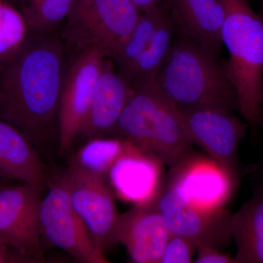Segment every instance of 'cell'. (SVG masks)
Returning a JSON list of instances; mask_svg holds the SVG:
<instances>
[{"label":"cell","mask_w":263,"mask_h":263,"mask_svg":"<svg viewBox=\"0 0 263 263\" xmlns=\"http://www.w3.org/2000/svg\"><path fill=\"white\" fill-rule=\"evenodd\" d=\"M67 70L62 39L29 30L22 44L0 59L2 117L29 139L58 119Z\"/></svg>","instance_id":"cell-1"},{"label":"cell","mask_w":263,"mask_h":263,"mask_svg":"<svg viewBox=\"0 0 263 263\" xmlns=\"http://www.w3.org/2000/svg\"><path fill=\"white\" fill-rule=\"evenodd\" d=\"M218 57L176 33L155 84L180 110L238 111V97Z\"/></svg>","instance_id":"cell-2"},{"label":"cell","mask_w":263,"mask_h":263,"mask_svg":"<svg viewBox=\"0 0 263 263\" xmlns=\"http://www.w3.org/2000/svg\"><path fill=\"white\" fill-rule=\"evenodd\" d=\"M222 44L229 58L222 64L238 97V111L256 135L262 124L263 21L249 0H223Z\"/></svg>","instance_id":"cell-3"},{"label":"cell","mask_w":263,"mask_h":263,"mask_svg":"<svg viewBox=\"0 0 263 263\" xmlns=\"http://www.w3.org/2000/svg\"><path fill=\"white\" fill-rule=\"evenodd\" d=\"M133 89L112 134L139 147L170 168L195 154L179 109L155 82Z\"/></svg>","instance_id":"cell-4"},{"label":"cell","mask_w":263,"mask_h":263,"mask_svg":"<svg viewBox=\"0 0 263 263\" xmlns=\"http://www.w3.org/2000/svg\"><path fill=\"white\" fill-rule=\"evenodd\" d=\"M132 0H75L62 31V40L78 51L96 49L113 58L139 20Z\"/></svg>","instance_id":"cell-5"},{"label":"cell","mask_w":263,"mask_h":263,"mask_svg":"<svg viewBox=\"0 0 263 263\" xmlns=\"http://www.w3.org/2000/svg\"><path fill=\"white\" fill-rule=\"evenodd\" d=\"M47 184L48 193L40 204L41 238L65 251L79 262H109L103 249L72 207L60 175Z\"/></svg>","instance_id":"cell-6"},{"label":"cell","mask_w":263,"mask_h":263,"mask_svg":"<svg viewBox=\"0 0 263 263\" xmlns=\"http://www.w3.org/2000/svg\"><path fill=\"white\" fill-rule=\"evenodd\" d=\"M189 138L223 168L240 178L242 168L238 146L249 124L233 112L214 108L180 110Z\"/></svg>","instance_id":"cell-7"},{"label":"cell","mask_w":263,"mask_h":263,"mask_svg":"<svg viewBox=\"0 0 263 263\" xmlns=\"http://www.w3.org/2000/svg\"><path fill=\"white\" fill-rule=\"evenodd\" d=\"M157 201L171 234L190 240L197 249L209 247L222 251L233 239L232 214L226 209L195 207L164 181Z\"/></svg>","instance_id":"cell-8"},{"label":"cell","mask_w":263,"mask_h":263,"mask_svg":"<svg viewBox=\"0 0 263 263\" xmlns=\"http://www.w3.org/2000/svg\"><path fill=\"white\" fill-rule=\"evenodd\" d=\"M105 57L96 49L79 51L67 70L59 108V155L70 149L87 117Z\"/></svg>","instance_id":"cell-9"},{"label":"cell","mask_w":263,"mask_h":263,"mask_svg":"<svg viewBox=\"0 0 263 263\" xmlns=\"http://www.w3.org/2000/svg\"><path fill=\"white\" fill-rule=\"evenodd\" d=\"M60 176L72 207L98 245L104 250L117 243L115 231L119 214L105 179L89 174L74 162Z\"/></svg>","instance_id":"cell-10"},{"label":"cell","mask_w":263,"mask_h":263,"mask_svg":"<svg viewBox=\"0 0 263 263\" xmlns=\"http://www.w3.org/2000/svg\"><path fill=\"white\" fill-rule=\"evenodd\" d=\"M239 180L210 157L195 152L170 168L164 181L194 206L216 210L224 209L236 191Z\"/></svg>","instance_id":"cell-11"},{"label":"cell","mask_w":263,"mask_h":263,"mask_svg":"<svg viewBox=\"0 0 263 263\" xmlns=\"http://www.w3.org/2000/svg\"><path fill=\"white\" fill-rule=\"evenodd\" d=\"M41 190L27 183L0 190V240L35 262L45 260L39 223Z\"/></svg>","instance_id":"cell-12"},{"label":"cell","mask_w":263,"mask_h":263,"mask_svg":"<svg viewBox=\"0 0 263 263\" xmlns=\"http://www.w3.org/2000/svg\"><path fill=\"white\" fill-rule=\"evenodd\" d=\"M157 196L118 215L116 240L125 246L133 262L160 263L171 236Z\"/></svg>","instance_id":"cell-13"},{"label":"cell","mask_w":263,"mask_h":263,"mask_svg":"<svg viewBox=\"0 0 263 263\" xmlns=\"http://www.w3.org/2000/svg\"><path fill=\"white\" fill-rule=\"evenodd\" d=\"M125 141L122 155L107 177L121 200L136 205L148 201L160 193L164 183V164L139 147Z\"/></svg>","instance_id":"cell-14"},{"label":"cell","mask_w":263,"mask_h":263,"mask_svg":"<svg viewBox=\"0 0 263 263\" xmlns=\"http://www.w3.org/2000/svg\"><path fill=\"white\" fill-rule=\"evenodd\" d=\"M163 3L177 34L219 57L226 15L223 0H165Z\"/></svg>","instance_id":"cell-15"},{"label":"cell","mask_w":263,"mask_h":263,"mask_svg":"<svg viewBox=\"0 0 263 263\" xmlns=\"http://www.w3.org/2000/svg\"><path fill=\"white\" fill-rule=\"evenodd\" d=\"M133 91L129 81L118 72L113 60L105 59L79 136L89 140L111 133Z\"/></svg>","instance_id":"cell-16"},{"label":"cell","mask_w":263,"mask_h":263,"mask_svg":"<svg viewBox=\"0 0 263 263\" xmlns=\"http://www.w3.org/2000/svg\"><path fill=\"white\" fill-rule=\"evenodd\" d=\"M20 180L42 188L47 184L44 166L29 138L14 126L0 120V177Z\"/></svg>","instance_id":"cell-17"},{"label":"cell","mask_w":263,"mask_h":263,"mask_svg":"<svg viewBox=\"0 0 263 263\" xmlns=\"http://www.w3.org/2000/svg\"><path fill=\"white\" fill-rule=\"evenodd\" d=\"M235 263H263V186L231 216Z\"/></svg>","instance_id":"cell-18"},{"label":"cell","mask_w":263,"mask_h":263,"mask_svg":"<svg viewBox=\"0 0 263 263\" xmlns=\"http://www.w3.org/2000/svg\"><path fill=\"white\" fill-rule=\"evenodd\" d=\"M176 36V27L167 12L146 47L123 75L133 88L155 82L156 76L167 58Z\"/></svg>","instance_id":"cell-19"},{"label":"cell","mask_w":263,"mask_h":263,"mask_svg":"<svg viewBox=\"0 0 263 263\" xmlns=\"http://www.w3.org/2000/svg\"><path fill=\"white\" fill-rule=\"evenodd\" d=\"M167 13L163 4L142 11L139 20L113 58L118 72L124 75L146 47L159 24Z\"/></svg>","instance_id":"cell-20"},{"label":"cell","mask_w":263,"mask_h":263,"mask_svg":"<svg viewBox=\"0 0 263 263\" xmlns=\"http://www.w3.org/2000/svg\"><path fill=\"white\" fill-rule=\"evenodd\" d=\"M75 0H19L20 11L31 32L52 35L64 23Z\"/></svg>","instance_id":"cell-21"},{"label":"cell","mask_w":263,"mask_h":263,"mask_svg":"<svg viewBox=\"0 0 263 263\" xmlns=\"http://www.w3.org/2000/svg\"><path fill=\"white\" fill-rule=\"evenodd\" d=\"M125 144V140L118 137L91 138L81 147L72 162L89 174L105 179Z\"/></svg>","instance_id":"cell-22"},{"label":"cell","mask_w":263,"mask_h":263,"mask_svg":"<svg viewBox=\"0 0 263 263\" xmlns=\"http://www.w3.org/2000/svg\"><path fill=\"white\" fill-rule=\"evenodd\" d=\"M29 32L27 22L20 10L0 0V59L15 51Z\"/></svg>","instance_id":"cell-23"},{"label":"cell","mask_w":263,"mask_h":263,"mask_svg":"<svg viewBox=\"0 0 263 263\" xmlns=\"http://www.w3.org/2000/svg\"><path fill=\"white\" fill-rule=\"evenodd\" d=\"M197 247L183 237L171 234L162 254L160 263H190Z\"/></svg>","instance_id":"cell-24"},{"label":"cell","mask_w":263,"mask_h":263,"mask_svg":"<svg viewBox=\"0 0 263 263\" xmlns=\"http://www.w3.org/2000/svg\"><path fill=\"white\" fill-rule=\"evenodd\" d=\"M197 255L194 262L196 263H235L230 254L222 253L219 249L200 247L197 249Z\"/></svg>","instance_id":"cell-25"},{"label":"cell","mask_w":263,"mask_h":263,"mask_svg":"<svg viewBox=\"0 0 263 263\" xmlns=\"http://www.w3.org/2000/svg\"><path fill=\"white\" fill-rule=\"evenodd\" d=\"M30 262H35L0 240V263Z\"/></svg>","instance_id":"cell-26"},{"label":"cell","mask_w":263,"mask_h":263,"mask_svg":"<svg viewBox=\"0 0 263 263\" xmlns=\"http://www.w3.org/2000/svg\"><path fill=\"white\" fill-rule=\"evenodd\" d=\"M164 1L165 0H132L141 12L162 4Z\"/></svg>","instance_id":"cell-27"},{"label":"cell","mask_w":263,"mask_h":263,"mask_svg":"<svg viewBox=\"0 0 263 263\" xmlns=\"http://www.w3.org/2000/svg\"><path fill=\"white\" fill-rule=\"evenodd\" d=\"M259 16H260V18H262V20L263 21V0H261V8H260V11H259Z\"/></svg>","instance_id":"cell-28"},{"label":"cell","mask_w":263,"mask_h":263,"mask_svg":"<svg viewBox=\"0 0 263 263\" xmlns=\"http://www.w3.org/2000/svg\"><path fill=\"white\" fill-rule=\"evenodd\" d=\"M262 117H263V111H262ZM260 179H261V186H263V163L262 167H261L260 171Z\"/></svg>","instance_id":"cell-29"},{"label":"cell","mask_w":263,"mask_h":263,"mask_svg":"<svg viewBox=\"0 0 263 263\" xmlns=\"http://www.w3.org/2000/svg\"><path fill=\"white\" fill-rule=\"evenodd\" d=\"M5 1L8 2V3H11V4H14V3H17L18 5L19 0H5Z\"/></svg>","instance_id":"cell-30"},{"label":"cell","mask_w":263,"mask_h":263,"mask_svg":"<svg viewBox=\"0 0 263 263\" xmlns=\"http://www.w3.org/2000/svg\"><path fill=\"white\" fill-rule=\"evenodd\" d=\"M0 101H1V95H0Z\"/></svg>","instance_id":"cell-31"},{"label":"cell","mask_w":263,"mask_h":263,"mask_svg":"<svg viewBox=\"0 0 263 263\" xmlns=\"http://www.w3.org/2000/svg\"><path fill=\"white\" fill-rule=\"evenodd\" d=\"M262 111H263V110H262Z\"/></svg>","instance_id":"cell-32"}]
</instances>
